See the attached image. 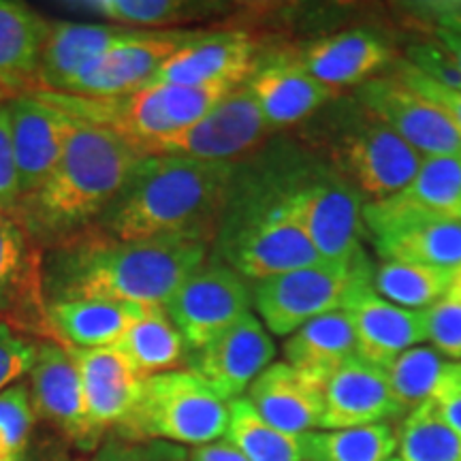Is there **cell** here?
<instances>
[{
  "instance_id": "6da1fadb",
  "label": "cell",
  "mask_w": 461,
  "mask_h": 461,
  "mask_svg": "<svg viewBox=\"0 0 461 461\" xmlns=\"http://www.w3.org/2000/svg\"><path fill=\"white\" fill-rule=\"evenodd\" d=\"M210 248L193 240H118L90 227L43 250L45 303L107 299L165 305L210 258Z\"/></svg>"
},
{
  "instance_id": "7a4b0ae2",
  "label": "cell",
  "mask_w": 461,
  "mask_h": 461,
  "mask_svg": "<svg viewBox=\"0 0 461 461\" xmlns=\"http://www.w3.org/2000/svg\"><path fill=\"white\" fill-rule=\"evenodd\" d=\"M235 186V165L141 157L95 229L118 240H193L214 246Z\"/></svg>"
},
{
  "instance_id": "3957f363",
  "label": "cell",
  "mask_w": 461,
  "mask_h": 461,
  "mask_svg": "<svg viewBox=\"0 0 461 461\" xmlns=\"http://www.w3.org/2000/svg\"><path fill=\"white\" fill-rule=\"evenodd\" d=\"M140 158L113 132L71 118V132L56 169L20 201L14 216L41 250L73 238L105 214Z\"/></svg>"
},
{
  "instance_id": "277c9868",
  "label": "cell",
  "mask_w": 461,
  "mask_h": 461,
  "mask_svg": "<svg viewBox=\"0 0 461 461\" xmlns=\"http://www.w3.org/2000/svg\"><path fill=\"white\" fill-rule=\"evenodd\" d=\"M227 428L229 402L194 372L176 370L143 378L140 395L112 436L197 448L221 440Z\"/></svg>"
},
{
  "instance_id": "5b68a950",
  "label": "cell",
  "mask_w": 461,
  "mask_h": 461,
  "mask_svg": "<svg viewBox=\"0 0 461 461\" xmlns=\"http://www.w3.org/2000/svg\"><path fill=\"white\" fill-rule=\"evenodd\" d=\"M214 244L218 261L252 282L322 263L312 241L280 203L276 190L248 199L238 210L227 207Z\"/></svg>"
},
{
  "instance_id": "8992f818",
  "label": "cell",
  "mask_w": 461,
  "mask_h": 461,
  "mask_svg": "<svg viewBox=\"0 0 461 461\" xmlns=\"http://www.w3.org/2000/svg\"><path fill=\"white\" fill-rule=\"evenodd\" d=\"M327 157L339 180L370 203L402 193L423 163L417 149L361 105L333 131Z\"/></svg>"
},
{
  "instance_id": "52a82bcc",
  "label": "cell",
  "mask_w": 461,
  "mask_h": 461,
  "mask_svg": "<svg viewBox=\"0 0 461 461\" xmlns=\"http://www.w3.org/2000/svg\"><path fill=\"white\" fill-rule=\"evenodd\" d=\"M372 278L374 269L366 255L350 263L322 261L312 267L255 282L252 305L265 330L286 338L305 322L344 310L350 293Z\"/></svg>"
},
{
  "instance_id": "ba28073f",
  "label": "cell",
  "mask_w": 461,
  "mask_h": 461,
  "mask_svg": "<svg viewBox=\"0 0 461 461\" xmlns=\"http://www.w3.org/2000/svg\"><path fill=\"white\" fill-rule=\"evenodd\" d=\"M276 193L322 261L350 263L363 255L361 197L331 169Z\"/></svg>"
},
{
  "instance_id": "9c48e42d",
  "label": "cell",
  "mask_w": 461,
  "mask_h": 461,
  "mask_svg": "<svg viewBox=\"0 0 461 461\" xmlns=\"http://www.w3.org/2000/svg\"><path fill=\"white\" fill-rule=\"evenodd\" d=\"M267 124L248 84L229 92L218 105L188 129L146 143L141 157H186L230 163L255 152L267 140Z\"/></svg>"
},
{
  "instance_id": "30bf717a",
  "label": "cell",
  "mask_w": 461,
  "mask_h": 461,
  "mask_svg": "<svg viewBox=\"0 0 461 461\" xmlns=\"http://www.w3.org/2000/svg\"><path fill=\"white\" fill-rule=\"evenodd\" d=\"M252 308V288L227 263L207 258L165 302V310L182 333L190 353L203 348Z\"/></svg>"
},
{
  "instance_id": "8fae6325",
  "label": "cell",
  "mask_w": 461,
  "mask_h": 461,
  "mask_svg": "<svg viewBox=\"0 0 461 461\" xmlns=\"http://www.w3.org/2000/svg\"><path fill=\"white\" fill-rule=\"evenodd\" d=\"M357 101L423 158H461V132L397 71L361 84Z\"/></svg>"
},
{
  "instance_id": "7c38bea8",
  "label": "cell",
  "mask_w": 461,
  "mask_h": 461,
  "mask_svg": "<svg viewBox=\"0 0 461 461\" xmlns=\"http://www.w3.org/2000/svg\"><path fill=\"white\" fill-rule=\"evenodd\" d=\"M201 31H131L90 62L60 95L107 99L146 88L177 50Z\"/></svg>"
},
{
  "instance_id": "4fadbf2b",
  "label": "cell",
  "mask_w": 461,
  "mask_h": 461,
  "mask_svg": "<svg viewBox=\"0 0 461 461\" xmlns=\"http://www.w3.org/2000/svg\"><path fill=\"white\" fill-rule=\"evenodd\" d=\"M26 383L37 419L50 423L84 453L96 451L103 445L105 438L92 425L82 380L65 346L56 339H41Z\"/></svg>"
},
{
  "instance_id": "5bb4252c",
  "label": "cell",
  "mask_w": 461,
  "mask_h": 461,
  "mask_svg": "<svg viewBox=\"0 0 461 461\" xmlns=\"http://www.w3.org/2000/svg\"><path fill=\"white\" fill-rule=\"evenodd\" d=\"M43 250L14 214H0V322L34 339H54L41 276Z\"/></svg>"
},
{
  "instance_id": "9a60e30c",
  "label": "cell",
  "mask_w": 461,
  "mask_h": 461,
  "mask_svg": "<svg viewBox=\"0 0 461 461\" xmlns=\"http://www.w3.org/2000/svg\"><path fill=\"white\" fill-rule=\"evenodd\" d=\"M434 221L461 222V158H423L402 193L363 205V224L374 240Z\"/></svg>"
},
{
  "instance_id": "2e32d148",
  "label": "cell",
  "mask_w": 461,
  "mask_h": 461,
  "mask_svg": "<svg viewBox=\"0 0 461 461\" xmlns=\"http://www.w3.org/2000/svg\"><path fill=\"white\" fill-rule=\"evenodd\" d=\"M276 344L261 319L246 314L227 331L188 355L190 372H194L222 397L238 400L250 384L272 366Z\"/></svg>"
},
{
  "instance_id": "e0dca14e",
  "label": "cell",
  "mask_w": 461,
  "mask_h": 461,
  "mask_svg": "<svg viewBox=\"0 0 461 461\" xmlns=\"http://www.w3.org/2000/svg\"><path fill=\"white\" fill-rule=\"evenodd\" d=\"M344 312L353 322L357 353L383 370L402 353L428 339L425 310H408L387 302L374 291L372 282L350 293Z\"/></svg>"
},
{
  "instance_id": "ac0fdd59",
  "label": "cell",
  "mask_w": 461,
  "mask_h": 461,
  "mask_svg": "<svg viewBox=\"0 0 461 461\" xmlns=\"http://www.w3.org/2000/svg\"><path fill=\"white\" fill-rule=\"evenodd\" d=\"M7 109L11 143L24 199L48 180L62 158L71 132V118L37 95L15 96L7 103Z\"/></svg>"
},
{
  "instance_id": "d6986e66",
  "label": "cell",
  "mask_w": 461,
  "mask_h": 461,
  "mask_svg": "<svg viewBox=\"0 0 461 461\" xmlns=\"http://www.w3.org/2000/svg\"><path fill=\"white\" fill-rule=\"evenodd\" d=\"M257 68V43L250 34L244 31H201L165 62L154 82L241 86L248 84Z\"/></svg>"
},
{
  "instance_id": "ffe728a7",
  "label": "cell",
  "mask_w": 461,
  "mask_h": 461,
  "mask_svg": "<svg viewBox=\"0 0 461 461\" xmlns=\"http://www.w3.org/2000/svg\"><path fill=\"white\" fill-rule=\"evenodd\" d=\"M391 389L387 370L355 357L325 383L321 429H348L406 417Z\"/></svg>"
},
{
  "instance_id": "44dd1931",
  "label": "cell",
  "mask_w": 461,
  "mask_h": 461,
  "mask_svg": "<svg viewBox=\"0 0 461 461\" xmlns=\"http://www.w3.org/2000/svg\"><path fill=\"white\" fill-rule=\"evenodd\" d=\"M248 402L276 429L305 436L321 429L325 412V383L286 361H276L246 391Z\"/></svg>"
},
{
  "instance_id": "7402d4cb",
  "label": "cell",
  "mask_w": 461,
  "mask_h": 461,
  "mask_svg": "<svg viewBox=\"0 0 461 461\" xmlns=\"http://www.w3.org/2000/svg\"><path fill=\"white\" fill-rule=\"evenodd\" d=\"M77 367L86 406L95 429L103 438L115 429L140 395L143 376L113 346L103 348H68Z\"/></svg>"
},
{
  "instance_id": "603a6c76",
  "label": "cell",
  "mask_w": 461,
  "mask_h": 461,
  "mask_svg": "<svg viewBox=\"0 0 461 461\" xmlns=\"http://www.w3.org/2000/svg\"><path fill=\"white\" fill-rule=\"evenodd\" d=\"M248 88L272 131L303 122L338 95L305 71L297 58L258 65L257 73L248 79Z\"/></svg>"
},
{
  "instance_id": "cb8c5ba5",
  "label": "cell",
  "mask_w": 461,
  "mask_h": 461,
  "mask_svg": "<svg viewBox=\"0 0 461 461\" xmlns=\"http://www.w3.org/2000/svg\"><path fill=\"white\" fill-rule=\"evenodd\" d=\"M132 28L115 24L54 22L45 37L34 92H65L90 62L105 54Z\"/></svg>"
},
{
  "instance_id": "d4e9b609",
  "label": "cell",
  "mask_w": 461,
  "mask_h": 461,
  "mask_svg": "<svg viewBox=\"0 0 461 461\" xmlns=\"http://www.w3.org/2000/svg\"><path fill=\"white\" fill-rule=\"evenodd\" d=\"M297 60L312 77L338 92L370 82V75L389 62V48L374 32L348 31L319 39Z\"/></svg>"
},
{
  "instance_id": "484cf974",
  "label": "cell",
  "mask_w": 461,
  "mask_h": 461,
  "mask_svg": "<svg viewBox=\"0 0 461 461\" xmlns=\"http://www.w3.org/2000/svg\"><path fill=\"white\" fill-rule=\"evenodd\" d=\"M141 303L77 299L48 305V319L56 342L68 348H103L113 346L140 319Z\"/></svg>"
},
{
  "instance_id": "4316f807",
  "label": "cell",
  "mask_w": 461,
  "mask_h": 461,
  "mask_svg": "<svg viewBox=\"0 0 461 461\" xmlns=\"http://www.w3.org/2000/svg\"><path fill=\"white\" fill-rule=\"evenodd\" d=\"M50 24L24 3L0 0V84L17 96L34 92Z\"/></svg>"
},
{
  "instance_id": "83f0119b",
  "label": "cell",
  "mask_w": 461,
  "mask_h": 461,
  "mask_svg": "<svg viewBox=\"0 0 461 461\" xmlns=\"http://www.w3.org/2000/svg\"><path fill=\"white\" fill-rule=\"evenodd\" d=\"M282 353L288 366L321 383H327L344 363L359 357L353 322L344 310L305 322L286 338Z\"/></svg>"
},
{
  "instance_id": "f1b7e54d",
  "label": "cell",
  "mask_w": 461,
  "mask_h": 461,
  "mask_svg": "<svg viewBox=\"0 0 461 461\" xmlns=\"http://www.w3.org/2000/svg\"><path fill=\"white\" fill-rule=\"evenodd\" d=\"M113 348H118L143 378L176 372L188 350L182 333L160 303L146 305L140 319L124 331Z\"/></svg>"
},
{
  "instance_id": "f546056e",
  "label": "cell",
  "mask_w": 461,
  "mask_h": 461,
  "mask_svg": "<svg viewBox=\"0 0 461 461\" xmlns=\"http://www.w3.org/2000/svg\"><path fill=\"white\" fill-rule=\"evenodd\" d=\"M82 7L105 17L107 24L132 31H182V26L227 11L224 3L203 0H92L82 3Z\"/></svg>"
},
{
  "instance_id": "4dcf8cb0",
  "label": "cell",
  "mask_w": 461,
  "mask_h": 461,
  "mask_svg": "<svg viewBox=\"0 0 461 461\" xmlns=\"http://www.w3.org/2000/svg\"><path fill=\"white\" fill-rule=\"evenodd\" d=\"M383 261L455 269L461 265V222H419L374 240Z\"/></svg>"
},
{
  "instance_id": "1f68e13d",
  "label": "cell",
  "mask_w": 461,
  "mask_h": 461,
  "mask_svg": "<svg viewBox=\"0 0 461 461\" xmlns=\"http://www.w3.org/2000/svg\"><path fill=\"white\" fill-rule=\"evenodd\" d=\"M248 461H305L303 436L276 429L255 411L246 395L229 402V428L224 434Z\"/></svg>"
},
{
  "instance_id": "d6a6232c",
  "label": "cell",
  "mask_w": 461,
  "mask_h": 461,
  "mask_svg": "<svg viewBox=\"0 0 461 461\" xmlns=\"http://www.w3.org/2000/svg\"><path fill=\"white\" fill-rule=\"evenodd\" d=\"M400 436L389 423L322 429L303 436L305 461H391Z\"/></svg>"
},
{
  "instance_id": "836d02e7",
  "label": "cell",
  "mask_w": 461,
  "mask_h": 461,
  "mask_svg": "<svg viewBox=\"0 0 461 461\" xmlns=\"http://www.w3.org/2000/svg\"><path fill=\"white\" fill-rule=\"evenodd\" d=\"M455 269L383 261L374 269V291L387 302L408 310H428L448 295Z\"/></svg>"
},
{
  "instance_id": "e575fe53",
  "label": "cell",
  "mask_w": 461,
  "mask_h": 461,
  "mask_svg": "<svg viewBox=\"0 0 461 461\" xmlns=\"http://www.w3.org/2000/svg\"><path fill=\"white\" fill-rule=\"evenodd\" d=\"M397 436L402 461H461V436L431 400L406 414Z\"/></svg>"
},
{
  "instance_id": "d590c367",
  "label": "cell",
  "mask_w": 461,
  "mask_h": 461,
  "mask_svg": "<svg viewBox=\"0 0 461 461\" xmlns=\"http://www.w3.org/2000/svg\"><path fill=\"white\" fill-rule=\"evenodd\" d=\"M447 363L434 346H414L391 363L387 376L403 411L412 412L431 400Z\"/></svg>"
},
{
  "instance_id": "8d00e7d4",
  "label": "cell",
  "mask_w": 461,
  "mask_h": 461,
  "mask_svg": "<svg viewBox=\"0 0 461 461\" xmlns=\"http://www.w3.org/2000/svg\"><path fill=\"white\" fill-rule=\"evenodd\" d=\"M34 423L31 389L26 380H20L0 393V461L20 457L31 448Z\"/></svg>"
},
{
  "instance_id": "74e56055",
  "label": "cell",
  "mask_w": 461,
  "mask_h": 461,
  "mask_svg": "<svg viewBox=\"0 0 461 461\" xmlns=\"http://www.w3.org/2000/svg\"><path fill=\"white\" fill-rule=\"evenodd\" d=\"M41 339L15 331L7 322H0V393L20 383L31 372Z\"/></svg>"
},
{
  "instance_id": "f35d334b",
  "label": "cell",
  "mask_w": 461,
  "mask_h": 461,
  "mask_svg": "<svg viewBox=\"0 0 461 461\" xmlns=\"http://www.w3.org/2000/svg\"><path fill=\"white\" fill-rule=\"evenodd\" d=\"M428 339L442 357L461 359V303L445 297L425 310Z\"/></svg>"
},
{
  "instance_id": "ab89813d",
  "label": "cell",
  "mask_w": 461,
  "mask_h": 461,
  "mask_svg": "<svg viewBox=\"0 0 461 461\" xmlns=\"http://www.w3.org/2000/svg\"><path fill=\"white\" fill-rule=\"evenodd\" d=\"M408 65L414 71L431 79V82L445 86V88L461 90V73L455 67L451 56L440 48L436 41L414 43L408 48Z\"/></svg>"
},
{
  "instance_id": "60d3db41",
  "label": "cell",
  "mask_w": 461,
  "mask_h": 461,
  "mask_svg": "<svg viewBox=\"0 0 461 461\" xmlns=\"http://www.w3.org/2000/svg\"><path fill=\"white\" fill-rule=\"evenodd\" d=\"M22 201L14 143H11L9 109L0 107V214H15Z\"/></svg>"
},
{
  "instance_id": "b9f144b4",
  "label": "cell",
  "mask_w": 461,
  "mask_h": 461,
  "mask_svg": "<svg viewBox=\"0 0 461 461\" xmlns=\"http://www.w3.org/2000/svg\"><path fill=\"white\" fill-rule=\"evenodd\" d=\"M397 73H400L403 82L412 86L420 96H425L429 103H434V105L440 109L448 120H451L455 129L461 132V90L445 88V86L431 82V79L425 77V75L414 71L408 62H402L400 68H397Z\"/></svg>"
},
{
  "instance_id": "7bdbcfd3",
  "label": "cell",
  "mask_w": 461,
  "mask_h": 461,
  "mask_svg": "<svg viewBox=\"0 0 461 461\" xmlns=\"http://www.w3.org/2000/svg\"><path fill=\"white\" fill-rule=\"evenodd\" d=\"M431 402L442 419L461 436V363H447Z\"/></svg>"
},
{
  "instance_id": "ee69618b",
  "label": "cell",
  "mask_w": 461,
  "mask_h": 461,
  "mask_svg": "<svg viewBox=\"0 0 461 461\" xmlns=\"http://www.w3.org/2000/svg\"><path fill=\"white\" fill-rule=\"evenodd\" d=\"M90 461H154L152 442H129L107 436Z\"/></svg>"
},
{
  "instance_id": "f6af8a7d",
  "label": "cell",
  "mask_w": 461,
  "mask_h": 461,
  "mask_svg": "<svg viewBox=\"0 0 461 461\" xmlns=\"http://www.w3.org/2000/svg\"><path fill=\"white\" fill-rule=\"evenodd\" d=\"M414 11H420L436 24H461V0H440V3L414 5Z\"/></svg>"
},
{
  "instance_id": "bcb514c9",
  "label": "cell",
  "mask_w": 461,
  "mask_h": 461,
  "mask_svg": "<svg viewBox=\"0 0 461 461\" xmlns=\"http://www.w3.org/2000/svg\"><path fill=\"white\" fill-rule=\"evenodd\" d=\"M188 461H248L238 448L230 445L229 440L210 442V445L197 447L193 453L188 455Z\"/></svg>"
},
{
  "instance_id": "7dc6e473",
  "label": "cell",
  "mask_w": 461,
  "mask_h": 461,
  "mask_svg": "<svg viewBox=\"0 0 461 461\" xmlns=\"http://www.w3.org/2000/svg\"><path fill=\"white\" fill-rule=\"evenodd\" d=\"M434 41L451 56V60L461 73V24H436Z\"/></svg>"
},
{
  "instance_id": "c3c4849f",
  "label": "cell",
  "mask_w": 461,
  "mask_h": 461,
  "mask_svg": "<svg viewBox=\"0 0 461 461\" xmlns=\"http://www.w3.org/2000/svg\"><path fill=\"white\" fill-rule=\"evenodd\" d=\"M154 461H188V451L184 447L169 445V442H152Z\"/></svg>"
},
{
  "instance_id": "681fc988",
  "label": "cell",
  "mask_w": 461,
  "mask_h": 461,
  "mask_svg": "<svg viewBox=\"0 0 461 461\" xmlns=\"http://www.w3.org/2000/svg\"><path fill=\"white\" fill-rule=\"evenodd\" d=\"M9 461H62V457L51 451L48 453V451H32V448H28L24 455H20V457L9 459Z\"/></svg>"
},
{
  "instance_id": "f907efd6",
  "label": "cell",
  "mask_w": 461,
  "mask_h": 461,
  "mask_svg": "<svg viewBox=\"0 0 461 461\" xmlns=\"http://www.w3.org/2000/svg\"><path fill=\"white\" fill-rule=\"evenodd\" d=\"M448 299H453V302H459L461 303V265L459 267H455L453 272V282H451V288H448Z\"/></svg>"
},
{
  "instance_id": "816d5d0a",
  "label": "cell",
  "mask_w": 461,
  "mask_h": 461,
  "mask_svg": "<svg viewBox=\"0 0 461 461\" xmlns=\"http://www.w3.org/2000/svg\"><path fill=\"white\" fill-rule=\"evenodd\" d=\"M15 92H11L9 88H7V86H3V84H0V107H3V105H7V103L9 101H14L15 99Z\"/></svg>"
},
{
  "instance_id": "f5cc1de1",
  "label": "cell",
  "mask_w": 461,
  "mask_h": 461,
  "mask_svg": "<svg viewBox=\"0 0 461 461\" xmlns=\"http://www.w3.org/2000/svg\"><path fill=\"white\" fill-rule=\"evenodd\" d=\"M391 461H402V459H391Z\"/></svg>"
}]
</instances>
